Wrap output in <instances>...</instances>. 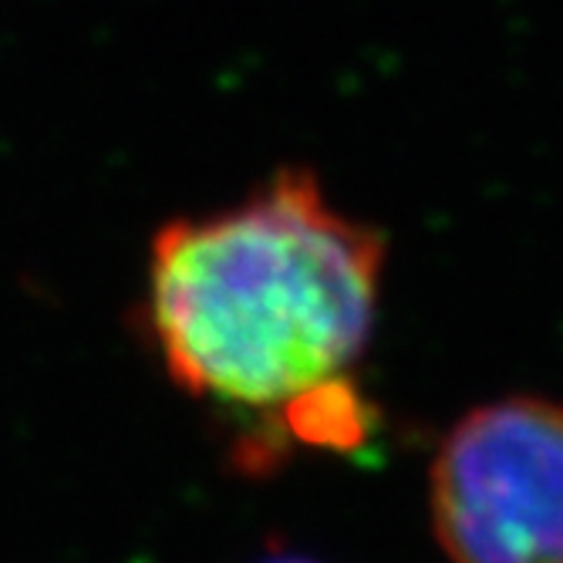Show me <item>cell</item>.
Instances as JSON below:
<instances>
[{"label": "cell", "instance_id": "1", "mask_svg": "<svg viewBox=\"0 0 563 563\" xmlns=\"http://www.w3.org/2000/svg\"><path fill=\"white\" fill-rule=\"evenodd\" d=\"M382 267V236L311 173L284 169L233 207L156 233L145 324L186 395L347 442L357 401L344 382L375 328Z\"/></svg>", "mask_w": 563, "mask_h": 563}, {"label": "cell", "instance_id": "2", "mask_svg": "<svg viewBox=\"0 0 563 563\" xmlns=\"http://www.w3.org/2000/svg\"><path fill=\"white\" fill-rule=\"evenodd\" d=\"M432 527L452 563H563V405L503 398L432 463Z\"/></svg>", "mask_w": 563, "mask_h": 563}, {"label": "cell", "instance_id": "3", "mask_svg": "<svg viewBox=\"0 0 563 563\" xmlns=\"http://www.w3.org/2000/svg\"><path fill=\"white\" fill-rule=\"evenodd\" d=\"M264 563H311V560H300V556H274V560H264Z\"/></svg>", "mask_w": 563, "mask_h": 563}]
</instances>
